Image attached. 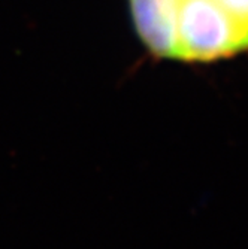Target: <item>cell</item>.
<instances>
[{"label": "cell", "mask_w": 248, "mask_h": 249, "mask_svg": "<svg viewBox=\"0 0 248 249\" xmlns=\"http://www.w3.org/2000/svg\"><path fill=\"white\" fill-rule=\"evenodd\" d=\"M129 9L155 57L210 63L248 50V0H129Z\"/></svg>", "instance_id": "1"}]
</instances>
